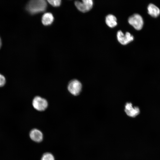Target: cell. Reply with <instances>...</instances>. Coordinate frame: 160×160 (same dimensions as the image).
Segmentation results:
<instances>
[{"label":"cell","mask_w":160,"mask_h":160,"mask_svg":"<svg viewBox=\"0 0 160 160\" xmlns=\"http://www.w3.org/2000/svg\"><path fill=\"white\" fill-rule=\"evenodd\" d=\"M47 3L44 0H33L29 1L25 7L26 10L30 14L35 15L46 11Z\"/></svg>","instance_id":"cell-1"},{"label":"cell","mask_w":160,"mask_h":160,"mask_svg":"<svg viewBox=\"0 0 160 160\" xmlns=\"http://www.w3.org/2000/svg\"><path fill=\"white\" fill-rule=\"evenodd\" d=\"M129 23L135 29L141 30L143 25V20L141 16L137 14H134L130 16L128 19Z\"/></svg>","instance_id":"cell-2"},{"label":"cell","mask_w":160,"mask_h":160,"mask_svg":"<svg viewBox=\"0 0 160 160\" xmlns=\"http://www.w3.org/2000/svg\"><path fill=\"white\" fill-rule=\"evenodd\" d=\"M75 4L79 10L83 12H85L91 9L93 5V1L92 0H83L81 1H76L75 2Z\"/></svg>","instance_id":"cell-3"},{"label":"cell","mask_w":160,"mask_h":160,"mask_svg":"<svg viewBox=\"0 0 160 160\" xmlns=\"http://www.w3.org/2000/svg\"><path fill=\"white\" fill-rule=\"evenodd\" d=\"M48 103L47 100L40 97H35L32 101V105L34 108L37 111H43L48 106Z\"/></svg>","instance_id":"cell-4"},{"label":"cell","mask_w":160,"mask_h":160,"mask_svg":"<svg viewBox=\"0 0 160 160\" xmlns=\"http://www.w3.org/2000/svg\"><path fill=\"white\" fill-rule=\"evenodd\" d=\"M81 83L76 79H73L70 81L68 86L69 92L74 95H79L81 91Z\"/></svg>","instance_id":"cell-5"},{"label":"cell","mask_w":160,"mask_h":160,"mask_svg":"<svg viewBox=\"0 0 160 160\" xmlns=\"http://www.w3.org/2000/svg\"><path fill=\"white\" fill-rule=\"evenodd\" d=\"M117 36L119 42L123 45L127 44L134 40L133 36L129 32H127L124 35L121 31H118Z\"/></svg>","instance_id":"cell-6"},{"label":"cell","mask_w":160,"mask_h":160,"mask_svg":"<svg viewBox=\"0 0 160 160\" xmlns=\"http://www.w3.org/2000/svg\"><path fill=\"white\" fill-rule=\"evenodd\" d=\"M125 111L129 116L135 117L138 115L140 111L139 108L137 106L133 107L131 103H127L125 107Z\"/></svg>","instance_id":"cell-7"},{"label":"cell","mask_w":160,"mask_h":160,"mask_svg":"<svg viewBox=\"0 0 160 160\" xmlns=\"http://www.w3.org/2000/svg\"><path fill=\"white\" fill-rule=\"evenodd\" d=\"M30 137L32 140L36 142H40L43 138V135L42 132L39 129H34L30 132Z\"/></svg>","instance_id":"cell-8"},{"label":"cell","mask_w":160,"mask_h":160,"mask_svg":"<svg viewBox=\"0 0 160 160\" xmlns=\"http://www.w3.org/2000/svg\"><path fill=\"white\" fill-rule=\"evenodd\" d=\"M54 20V16L50 12L45 13L43 15L41 18L42 23L45 26L51 25L53 23Z\"/></svg>","instance_id":"cell-9"},{"label":"cell","mask_w":160,"mask_h":160,"mask_svg":"<svg viewBox=\"0 0 160 160\" xmlns=\"http://www.w3.org/2000/svg\"><path fill=\"white\" fill-rule=\"evenodd\" d=\"M147 9L148 14L153 17H157L160 14V9L153 4H150L148 7Z\"/></svg>","instance_id":"cell-10"},{"label":"cell","mask_w":160,"mask_h":160,"mask_svg":"<svg viewBox=\"0 0 160 160\" xmlns=\"http://www.w3.org/2000/svg\"><path fill=\"white\" fill-rule=\"evenodd\" d=\"M105 22L107 25L111 28L114 27L117 25L116 18L114 15L111 14L106 16Z\"/></svg>","instance_id":"cell-11"},{"label":"cell","mask_w":160,"mask_h":160,"mask_svg":"<svg viewBox=\"0 0 160 160\" xmlns=\"http://www.w3.org/2000/svg\"><path fill=\"white\" fill-rule=\"evenodd\" d=\"M41 160H55V158L51 153H46L43 154Z\"/></svg>","instance_id":"cell-12"},{"label":"cell","mask_w":160,"mask_h":160,"mask_svg":"<svg viewBox=\"0 0 160 160\" xmlns=\"http://www.w3.org/2000/svg\"><path fill=\"white\" fill-rule=\"evenodd\" d=\"M47 1L52 6L55 7L60 6L61 3L60 0H48Z\"/></svg>","instance_id":"cell-13"},{"label":"cell","mask_w":160,"mask_h":160,"mask_svg":"<svg viewBox=\"0 0 160 160\" xmlns=\"http://www.w3.org/2000/svg\"><path fill=\"white\" fill-rule=\"evenodd\" d=\"M6 82L5 77L1 74H0V87L4 86Z\"/></svg>","instance_id":"cell-14"},{"label":"cell","mask_w":160,"mask_h":160,"mask_svg":"<svg viewBox=\"0 0 160 160\" xmlns=\"http://www.w3.org/2000/svg\"><path fill=\"white\" fill-rule=\"evenodd\" d=\"M1 38L0 37V49L1 47Z\"/></svg>","instance_id":"cell-15"}]
</instances>
